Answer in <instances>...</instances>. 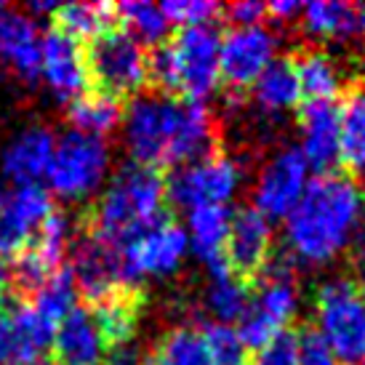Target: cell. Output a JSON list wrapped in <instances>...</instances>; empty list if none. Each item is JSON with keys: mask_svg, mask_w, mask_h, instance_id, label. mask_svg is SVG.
Masks as SVG:
<instances>
[{"mask_svg": "<svg viewBox=\"0 0 365 365\" xmlns=\"http://www.w3.org/2000/svg\"><path fill=\"white\" fill-rule=\"evenodd\" d=\"M173 67V93H182L190 102H203L216 91L222 81L219 51L222 35L213 24L182 27L173 41L165 43Z\"/></svg>", "mask_w": 365, "mask_h": 365, "instance_id": "obj_7", "label": "cell"}, {"mask_svg": "<svg viewBox=\"0 0 365 365\" xmlns=\"http://www.w3.org/2000/svg\"><path fill=\"white\" fill-rule=\"evenodd\" d=\"M165 179L158 168L123 165L96 200L88 219V232L120 251L123 245L163 216Z\"/></svg>", "mask_w": 365, "mask_h": 365, "instance_id": "obj_3", "label": "cell"}, {"mask_svg": "<svg viewBox=\"0 0 365 365\" xmlns=\"http://www.w3.org/2000/svg\"><path fill=\"white\" fill-rule=\"evenodd\" d=\"M302 16H304V30L320 41H365V3L314 0L302 9Z\"/></svg>", "mask_w": 365, "mask_h": 365, "instance_id": "obj_21", "label": "cell"}, {"mask_svg": "<svg viewBox=\"0 0 365 365\" xmlns=\"http://www.w3.org/2000/svg\"><path fill=\"white\" fill-rule=\"evenodd\" d=\"M187 251H190V243L182 224L168 216H160L120 248L123 277L131 288H136L133 283H139L144 277L173 274L182 267Z\"/></svg>", "mask_w": 365, "mask_h": 365, "instance_id": "obj_10", "label": "cell"}, {"mask_svg": "<svg viewBox=\"0 0 365 365\" xmlns=\"http://www.w3.org/2000/svg\"><path fill=\"white\" fill-rule=\"evenodd\" d=\"M349 248H355V254L360 256V259H365V216H363V222L357 224L355 237H352V243H349Z\"/></svg>", "mask_w": 365, "mask_h": 365, "instance_id": "obj_41", "label": "cell"}, {"mask_svg": "<svg viewBox=\"0 0 365 365\" xmlns=\"http://www.w3.org/2000/svg\"><path fill=\"white\" fill-rule=\"evenodd\" d=\"M208 285L203 291V307L205 312L211 314L216 323L222 325H232L235 320H240L248 309V283H243L240 277H235L227 264L222 262H213L208 264Z\"/></svg>", "mask_w": 365, "mask_h": 365, "instance_id": "obj_24", "label": "cell"}, {"mask_svg": "<svg viewBox=\"0 0 365 365\" xmlns=\"http://www.w3.org/2000/svg\"><path fill=\"white\" fill-rule=\"evenodd\" d=\"M41 78L53 99L75 102L88 88V61L83 43L72 41L70 35L51 30L43 35L41 46Z\"/></svg>", "mask_w": 365, "mask_h": 365, "instance_id": "obj_16", "label": "cell"}, {"mask_svg": "<svg viewBox=\"0 0 365 365\" xmlns=\"http://www.w3.org/2000/svg\"><path fill=\"white\" fill-rule=\"evenodd\" d=\"M43 35L32 16L16 9L0 6V67L19 83L41 78Z\"/></svg>", "mask_w": 365, "mask_h": 365, "instance_id": "obj_18", "label": "cell"}, {"mask_svg": "<svg viewBox=\"0 0 365 365\" xmlns=\"http://www.w3.org/2000/svg\"><path fill=\"white\" fill-rule=\"evenodd\" d=\"M355 288H357V294H360V299H363V302H365V269H363V272H360V277H357Z\"/></svg>", "mask_w": 365, "mask_h": 365, "instance_id": "obj_42", "label": "cell"}, {"mask_svg": "<svg viewBox=\"0 0 365 365\" xmlns=\"http://www.w3.org/2000/svg\"><path fill=\"white\" fill-rule=\"evenodd\" d=\"M70 272L78 285V296L83 294L91 304H99L102 299L118 294L123 288H131L123 277L120 251L102 243L91 232H83L72 248Z\"/></svg>", "mask_w": 365, "mask_h": 365, "instance_id": "obj_14", "label": "cell"}, {"mask_svg": "<svg viewBox=\"0 0 365 365\" xmlns=\"http://www.w3.org/2000/svg\"><path fill=\"white\" fill-rule=\"evenodd\" d=\"M251 99L264 115H283V112L294 110L302 99L294 61L274 59L251 86Z\"/></svg>", "mask_w": 365, "mask_h": 365, "instance_id": "obj_27", "label": "cell"}, {"mask_svg": "<svg viewBox=\"0 0 365 365\" xmlns=\"http://www.w3.org/2000/svg\"><path fill=\"white\" fill-rule=\"evenodd\" d=\"M51 213V192H46L41 184L16 187L11 195H6L0 208V267L14 262L32 243L41 224Z\"/></svg>", "mask_w": 365, "mask_h": 365, "instance_id": "obj_13", "label": "cell"}, {"mask_svg": "<svg viewBox=\"0 0 365 365\" xmlns=\"http://www.w3.org/2000/svg\"><path fill=\"white\" fill-rule=\"evenodd\" d=\"M232 211L227 205H200L187 216V243L195 256L205 264L222 262L227 235H230Z\"/></svg>", "mask_w": 365, "mask_h": 365, "instance_id": "obj_23", "label": "cell"}, {"mask_svg": "<svg viewBox=\"0 0 365 365\" xmlns=\"http://www.w3.org/2000/svg\"><path fill=\"white\" fill-rule=\"evenodd\" d=\"M341 163L349 179H365V88H352L341 107Z\"/></svg>", "mask_w": 365, "mask_h": 365, "instance_id": "obj_29", "label": "cell"}, {"mask_svg": "<svg viewBox=\"0 0 365 365\" xmlns=\"http://www.w3.org/2000/svg\"><path fill=\"white\" fill-rule=\"evenodd\" d=\"M357 365H365V363H357Z\"/></svg>", "mask_w": 365, "mask_h": 365, "instance_id": "obj_45", "label": "cell"}, {"mask_svg": "<svg viewBox=\"0 0 365 365\" xmlns=\"http://www.w3.org/2000/svg\"><path fill=\"white\" fill-rule=\"evenodd\" d=\"M277 51V35L264 24L256 27H232L222 38L219 70L232 91H245L256 83Z\"/></svg>", "mask_w": 365, "mask_h": 365, "instance_id": "obj_12", "label": "cell"}, {"mask_svg": "<svg viewBox=\"0 0 365 365\" xmlns=\"http://www.w3.org/2000/svg\"><path fill=\"white\" fill-rule=\"evenodd\" d=\"M3 200H6V190H3V182H0V208H3Z\"/></svg>", "mask_w": 365, "mask_h": 365, "instance_id": "obj_43", "label": "cell"}, {"mask_svg": "<svg viewBox=\"0 0 365 365\" xmlns=\"http://www.w3.org/2000/svg\"><path fill=\"white\" fill-rule=\"evenodd\" d=\"M104 365H142V360L136 357V352H133L131 346H123V349L110 352V360Z\"/></svg>", "mask_w": 365, "mask_h": 365, "instance_id": "obj_40", "label": "cell"}, {"mask_svg": "<svg viewBox=\"0 0 365 365\" xmlns=\"http://www.w3.org/2000/svg\"><path fill=\"white\" fill-rule=\"evenodd\" d=\"M56 365H102L110 352L88 307H75L53 331Z\"/></svg>", "mask_w": 365, "mask_h": 365, "instance_id": "obj_20", "label": "cell"}, {"mask_svg": "<svg viewBox=\"0 0 365 365\" xmlns=\"http://www.w3.org/2000/svg\"><path fill=\"white\" fill-rule=\"evenodd\" d=\"M48 323L59 325L67 314L78 307V285L72 280L70 267H61L59 272H53L46 283L32 294L30 302Z\"/></svg>", "mask_w": 365, "mask_h": 365, "instance_id": "obj_33", "label": "cell"}, {"mask_svg": "<svg viewBox=\"0 0 365 365\" xmlns=\"http://www.w3.org/2000/svg\"><path fill=\"white\" fill-rule=\"evenodd\" d=\"M160 11L165 14L168 24L200 27V24H211L222 14V6L211 0H168L160 6Z\"/></svg>", "mask_w": 365, "mask_h": 365, "instance_id": "obj_35", "label": "cell"}, {"mask_svg": "<svg viewBox=\"0 0 365 365\" xmlns=\"http://www.w3.org/2000/svg\"><path fill=\"white\" fill-rule=\"evenodd\" d=\"M294 70L302 96H309V102H334L336 96L346 91V78L339 61L325 51L299 53Z\"/></svg>", "mask_w": 365, "mask_h": 365, "instance_id": "obj_26", "label": "cell"}, {"mask_svg": "<svg viewBox=\"0 0 365 365\" xmlns=\"http://www.w3.org/2000/svg\"><path fill=\"white\" fill-rule=\"evenodd\" d=\"M299 133L307 165L314 171L334 173L341 163V107L336 102H309L299 112Z\"/></svg>", "mask_w": 365, "mask_h": 365, "instance_id": "obj_17", "label": "cell"}, {"mask_svg": "<svg viewBox=\"0 0 365 365\" xmlns=\"http://www.w3.org/2000/svg\"><path fill=\"white\" fill-rule=\"evenodd\" d=\"M142 365H213L200 331L171 328L158 339Z\"/></svg>", "mask_w": 365, "mask_h": 365, "instance_id": "obj_30", "label": "cell"}, {"mask_svg": "<svg viewBox=\"0 0 365 365\" xmlns=\"http://www.w3.org/2000/svg\"><path fill=\"white\" fill-rule=\"evenodd\" d=\"M38 365H56V363H51V360H41Z\"/></svg>", "mask_w": 365, "mask_h": 365, "instance_id": "obj_44", "label": "cell"}, {"mask_svg": "<svg viewBox=\"0 0 365 365\" xmlns=\"http://www.w3.org/2000/svg\"><path fill=\"white\" fill-rule=\"evenodd\" d=\"M123 142L136 165H190L213 153L216 128L203 102L139 93L123 112Z\"/></svg>", "mask_w": 365, "mask_h": 365, "instance_id": "obj_1", "label": "cell"}, {"mask_svg": "<svg viewBox=\"0 0 365 365\" xmlns=\"http://www.w3.org/2000/svg\"><path fill=\"white\" fill-rule=\"evenodd\" d=\"M307 165L299 147H283L262 165L254 187V208L264 219H285L307 190Z\"/></svg>", "mask_w": 365, "mask_h": 365, "instance_id": "obj_11", "label": "cell"}, {"mask_svg": "<svg viewBox=\"0 0 365 365\" xmlns=\"http://www.w3.org/2000/svg\"><path fill=\"white\" fill-rule=\"evenodd\" d=\"M259 277V291L248 302L237 328L248 349H262L264 344H269L274 336L283 334L299 309V288L288 259H269Z\"/></svg>", "mask_w": 365, "mask_h": 365, "instance_id": "obj_5", "label": "cell"}, {"mask_svg": "<svg viewBox=\"0 0 365 365\" xmlns=\"http://www.w3.org/2000/svg\"><path fill=\"white\" fill-rule=\"evenodd\" d=\"M147 59L150 53L136 38L123 30H110L91 41L86 51L88 78L96 88L112 99L120 96H139L147 83Z\"/></svg>", "mask_w": 365, "mask_h": 365, "instance_id": "obj_8", "label": "cell"}, {"mask_svg": "<svg viewBox=\"0 0 365 365\" xmlns=\"http://www.w3.org/2000/svg\"><path fill=\"white\" fill-rule=\"evenodd\" d=\"M123 120V107L120 99H112L107 93H83L70 104V123L72 131L88 133V136H99L104 139L112 133Z\"/></svg>", "mask_w": 365, "mask_h": 365, "instance_id": "obj_31", "label": "cell"}, {"mask_svg": "<svg viewBox=\"0 0 365 365\" xmlns=\"http://www.w3.org/2000/svg\"><path fill=\"white\" fill-rule=\"evenodd\" d=\"M272 259V227L256 208H240L232 213L230 235L224 245V264L227 269L251 283L264 272Z\"/></svg>", "mask_w": 365, "mask_h": 365, "instance_id": "obj_15", "label": "cell"}, {"mask_svg": "<svg viewBox=\"0 0 365 365\" xmlns=\"http://www.w3.org/2000/svg\"><path fill=\"white\" fill-rule=\"evenodd\" d=\"M222 11L227 14V19L232 21L235 27H256V24H264V19H267V6L259 3V0L230 3V6Z\"/></svg>", "mask_w": 365, "mask_h": 365, "instance_id": "obj_38", "label": "cell"}, {"mask_svg": "<svg viewBox=\"0 0 365 365\" xmlns=\"http://www.w3.org/2000/svg\"><path fill=\"white\" fill-rule=\"evenodd\" d=\"M317 336L339 363H365V302L346 277H334L314 296Z\"/></svg>", "mask_w": 365, "mask_h": 365, "instance_id": "obj_4", "label": "cell"}, {"mask_svg": "<svg viewBox=\"0 0 365 365\" xmlns=\"http://www.w3.org/2000/svg\"><path fill=\"white\" fill-rule=\"evenodd\" d=\"M254 365H299V334H277L269 344L256 349Z\"/></svg>", "mask_w": 365, "mask_h": 365, "instance_id": "obj_36", "label": "cell"}, {"mask_svg": "<svg viewBox=\"0 0 365 365\" xmlns=\"http://www.w3.org/2000/svg\"><path fill=\"white\" fill-rule=\"evenodd\" d=\"M11 334H14V365H38L51 346L56 325L48 323L32 304H11Z\"/></svg>", "mask_w": 365, "mask_h": 365, "instance_id": "obj_25", "label": "cell"}, {"mask_svg": "<svg viewBox=\"0 0 365 365\" xmlns=\"http://www.w3.org/2000/svg\"><path fill=\"white\" fill-rule=\"evenodd\" d=\"M56 136L46 125H27L14 133L0 150V173L16 187H30L46 179L53 158Z\"/></svg>", "mask_w": 365, "mask_h": 365, "instance_id": "obj_19", "label": "cell"}, {"mask_svg": "<svg viewBox=\"0 0 365 365\" xmlns=\"http://www.w3.org/2000/svg\"><path fill=\"white\" fill-rule=\"evenodd\" d=\"M200 336L213 365H248V346L243 344L235 325L208 323Z\"/></svg>", "mask_w": 365, "mask_h": 365, "instance_id": "obj_34", "label": "cell"}, {"mask_svg": "<svg viewBox=\"0 0 365 365\" xmlns=\"http://www.w3.org/2000/svg\"><path fill=\"white\" fill-rule=\"evenodd\" d=\"M302 3H296V0H274L267 6V16H272L274 21H291L294 16L302 14Z\"/></svg>", "mask_w": 365, "mask_h": 365, "instance_id": "obj_39", "label": "cell"}, {"mask_svg": "<svg viewBox=\"0 0 365 365\" xmlns=\"http://www.w3.org/2000/svg\"><path fill=\"white\" fill-rule=\"evenodd\" d=\"M139 312H142V294L136 288H123L118 294L102 299L99 304H91L93 320L99 325L110 352L131 346L139 325Z\"/></svg>", "mask_w": 365, "mask_h": 365, "instance_id": "obj_22", "label": "cell"}, {"mask_svg": "<svg viewBox=\"0 0 365 365\" xmlns=\"http://www.w3.org/2000/svg\"><path fill=\"white\" fill-rule=\"evenodd\" d=\"M115 19L125 24V30L131 38L150 46H160V41L168 35V19L155 3H144V0H125L120 6H115Z\"/></svg>", "mask_w": 365, "mask_h": 365, "instance_id": "obj_32", "label": "cell"}, {"mask_svg": "<svg viewBox=\"0 0 365 365\" xmlns=\"http://www.w3.org/2000/svg\"><path fill=\"white\" fill-rule=\"evenodd\" d=\"M56 30L70 35L72 41H96L99 35L112 30L115 24V6L110 3H67L53 11Z\"/></svg>", "mask_w": 365, "mask_h": 365, "instance_id": "obj_28", "label": "cell"}, {"mask_svg": "<svg viewBox=\"0 0 365 365\" xmlns=\"http://www.w3.org/2000/svg\"><path fill=\"white\" fill-rule=\"evenodd\" d=\"M110 147L99 136L67 131L56 139L46 179L51 192L64 200H86L104 184L110 173Z\"/></svg>", "mask_w": 365, "mask_h": 365, "instance_id": "obj_6", "label": "cell"}, {"mask_svg": "<svg viewBox=\"0 0 365 365\" xmlns=\"http://www.w3.org/2000/svg\"><path fill=\"white\" fill-rule=\"evenodd\" d=\"M299 365H339V360L320 336L307 331L304 336H299Z\"/></svg>", "mask_w": 365, "mask_h": 365, "instance_id": "obj_37", "label": "cell"}, {"mask_svg": "<svg viewBox=\"0 0 365 365\" xmlns=\"http://www.w3.org/2000/svg\"><path fill=\"white\" fill-rule=\"evenodd\" d=\"M365 216V190L344 173L314 176L294 211L285 216V243L296 262H334L355 237Z\"/></svg>", "mask_w": 365, "mask_h": 365, "instance_id": "obj_2", "label": "cell"}, {"mask_svg": "<svg viewBox=\"0 0 365 365\" xmlns=\"http://www.w3.org/2000/svg\"><path fill=\"white\" fill-rule=\"evenodd\" d=\"M240 182L243 173L237 163L222 153H211L203 160L179 165L165 179V197L184 211L200 205H227L237 195Z\"/></svg>", "mask_w": 365, "mask_h": 365, "instance_id": "obj_9", "label": "cell"}]
</instances>
